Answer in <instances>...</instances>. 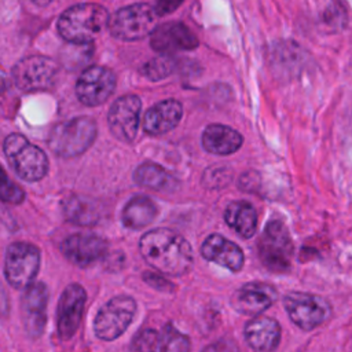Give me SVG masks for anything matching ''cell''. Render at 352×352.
Segmentation results:
<instances>
[{"instance_id":"obj_1","label":"cell","mask_w":352,"mask_h":352,"mask_svg":"<svg viewBox=\"0 0 352 352\" xmlns=\"http://www.w3.org/2000/svg\"><path fill=\"white\" fill-rule=\"evenodd\" d=\"M143 258L164 275L182 276L192 265V249L184 236L168 230L155 228L140 239Z\"/></svg>"},{"instance_id":"obj_2","label":"cell","mask_w":352,"mask_h":352,"mask_svg":"<svg viewBox=\"0 0 352 352\" xmlns=\"http://www.w3.org/2000/svg\"><path fill=\"white\" fill-rule=\"evenodd\" d=\"M109 12L98 4L85 3L67 8L58 19L60 37L72 44H88L107 25Z\"/></svg>"},{"instance_id":"obj_3","label":"cell","mask_w":352,"mask_h":352,"mask_svg":"<svg viewBox=\"0 0 352 352\" xmlns=\"http://www.w3.org/2000/svg\"><path fill=\"white\" fill-rule=\"evenodd\" d=\"M96 124L89 117H77L55 125L48 136V147L63 158L82 154L96 139Z\"/></svg>"},{"instance_id":"obj_4","label":"cell","mask_w":352,"mask_h":352,"mask_svg":"<svg viewBox=\"0 0 352 352\" xmlns=\"http://www.w3.org/2000/svg\"><path fill=\"white\" fill-rule=\"evenodd\" d=\"M3 150L14 172L25 182H38L48 172V158L45 153L30 143L21 133H10Z\"/></svg>"},{"instance_id":"obj_5","label":"cell","mask_w":352,"mask_h":352,"mask_svg":"<svg viewBox=\"0 0 352 352\" xmlns=\"http://www.w3.org/2000/svg\"><path fill=\"white\" fill-rule=\"evenodd\" d=\"M258 257L272 272L283 274L290 268L293 257V242L286 226L280 220L267 223L258 239Z\"/></svg>"},{"instance_id":"obj_6","label":"cell","mask_w":352,"mask_h":352,"mask_svg":"<svg viewBox=\"0 0 352 352\" xmlns=\"http://www.w3.org/2000/svg\"><path fill=\"white\" fill-rule=\"evenodd\" d=\"M155 11L144 3L126 6L109 15L107 28L113 37L124 41L140 40L155 28Z\"/></svg>"},{"instance_id":"obj_7","label":"cell","mask_w":352,"mask_h":352,"mask_svg":"<svg viewBox=\"0 0 352 352\" xmlns=\"http://www.w3.org/2000/svg\"><path fill=\"white\" fill-rule=\"evenodd\" d=\"M136 312V301L129 296H116L98 311L94 320L95 336L103 341L120 337L132 323Z\"/></svg>"},{"instance_id":"obj_8","label":"cell","mask_w":352,"mask_h":352,"mask_svg":"<svg viewBox=\"0 0 352 352\" xmlns=\"http://www.w3.org/2000/svg\"><path fill=\"white\" fill-rule=\"evenodd\" d=\"M40 268V250L28 242H12L8 245L4 257V275L15 289L29 286Z\"/></svg>"},{"instance_id":"obj_9","label":"cell","mask_w":352,"mask_h":352,"mask_svg":"<svg viewBox=\"0 0 352 352\" xmlns=\"http://www.w3.org/2000/svg\"><path fill=\"white\" fill-rule=\"evenodd\" d=\"M286 312L292 322L302 330H314L330 316V304L320 296L290 292L283 300Z\"/></svg>"},{"instance_id":"obj_10","label":"cell","mask_w":352,"mask_h":352,"mask_svg":"<svg viewBox=\"0 0 352 352\" xmlns=\"http://www.w3.org/2000/svg\"><path fill=\"white\" fill-rule=\"evenodd\" d=\"M58 65L51 58L33 55L19 60L12 69L16 87L25 92L44 91L54 85Z\"/></svg>"},{"instance_id":"obj_11","label":"cell","mask_w":352,"mask_h":352,"mask_svg":"<svg viewBox=\"0 0 352 352\" xmlns=\"http://www.w3.org/2000/svg\"><path fill=\"white\" fill-rule=\"evenodd\" d=\"M116 88V74L104 66H89L76 82V95L85 106L104 103Z\"/></svg>"},{"instance_id":"obj_12","label":"cell","mask_w":352,"mask_h":352,"mask_svg":"<svg viewBox=\"0 0 352 352\" xmlns=\"http://www.w3.org/2000/svg\"><path fill=\"white\" fill-rule=\"evenodd\" d=\"M142 102L136 95H124L110 107L107 122L113 136L124 143H131L136 138L139 128Z\"/></svg>"},{"instance_id":"obj_13","label":"cell","mask_w":352,"mask_h":352,"mask_svg":"<svg viewBox=\"0 0 352 352\" xmlns=\"http://www.w3.org/2000/svg\"><path fill=\"white\" fill-rule=\"evenodd\" d=\"M85 301L87 293L78 283H72L62 292L58 302L56 316L58 336L62 341L70 340L80 327Z\"/></svg>"},{"instance_id":"obj_14","label":"cell","mask_w":352,"mask_h":352,"mask_svg":"<svg viewBox=\"0 0 352 352\" xmlns=\"http://www.w3.org/2000/svg\"><path fill=\"white\" fill-rule=\"evenodd\" d=\"M25 289L21 300L22 323L29 337L37 338L43 334L47 322L48 289L43 282H32Z\"/></svg>"},{"instance_id":"obj_15","label":"cell","mask_w":352,"mask_h":352,"mask_svg":"<svg viewBox=\"0 0 352 352\" xmlns=\"http://www.w3.org/2000/svg\"><path fill=\"white\" fill-rule=\"evenodd\" d=\"M150 44L153 50L161 54H172L175 51H188L198 47L197 36L182 22H166L153 29L150 33Z\"/></svg>"},{"instance_id":"obj_16","label":"cell","mask_w":352,"mask_h":352,"mask_svg":"<svg viewBox=\"0 0 352 352\" xmlns=\"http://www.w3.org/2000/svg\"><path fill=\"white\" fill-rule=\"evenodd\" d=\"M60 250L74 265L88 267L106 254L107 243L94 234H73L62 242Z\"/></svg>"},{"instance_id":"obj_17","label":"cell","mask_w":352,"mask_h":352,"mask_svg":"<svg viewBox=\"0 0 352 352\" xmlns=\"http://www.w3.org/2000/svg\"><path fill=\"white\" fill-rule=\"evenodd\" d=\"M276 290L263 282H250L241 286L231 297L232 307L243 315H257L276 301Z\"/></svg>"},{"instance_id":"obj_18","label":"cell","mask_w":352,"mask_h":352,"mask_svg":"<svg viewBox=\"0 0 352 352\" xmlns=\"http://www.w3.org/2000/svg\"><path fill=\"white\" fill-rule=\"evenodd\" d=\"M201 254L208 261L216 263L232 272H238L243 267V252L242 249L219 234L209 235L201 246Z\"/></svg>"},{"instance_id":"obj_19","label":"cell","mask_w":352,"mask_h":352,"mask_svg":"<svg viewBox=\"0 0 352 352\" xmlns=\"http://www.w3.org/2000/svg\"><path fill=\"white\" fill-rule=\"evenodd\" d=\"M183 116V106L175 99L158 102L150 107L143 117V129L148 135H164L179 124Z\"/></svg>"},{"instance_id":"obj_20","label":"cell","mask_w":352,"mask_h":352,"mask_svg":"<svg viewBox=\"0 0 352 352\" xmlns=\"http://www.w3.org/2000/svg\"><path fill=\"white\" fill-rule=\"evenodd\" d=\"M245 338L254 351H274L279 345L280 326L275 319L268 316L253 318L245 326Z\"/></svg>"},{"instance_id":"obj_21","label":"cell","mask_w":352,"mask_h":352,"mask_svg":"<svg viewBox=\"0 0 352 352\" xmlns=\"http://www.w3.org/2000/svg\"><path fill=\"white\" fill-rule=\"evenodd\" d=\"M242 142L243 138L239 132L220 124L208 125L202 133V146L210 154H232L241 148Z\"/></svg>"},{"instance_id":"obj_22","label":"cell","mask_w":352,"mask_h":352,"mask_svg":"<svg viewBox=\"0 0 352 352\" xmlns=\"http://www.w3.org/2000/svg\"><path fill=\"white\" fill-rule=\"evenodd\" d=\"M226 223L242 238H250L257 228V213L248 201L231 202L224 213Z\"/></svg>"},{"instance_id":"obj_23","label":"cell","mask_w":352,"mask_h":352,"mask_svg":"<svg viewBox=\"0 0 352 352\" xmlns=\"http://www.w3.org/2000/svg\"><path fill=\"white\" fill-rule=\"evenodd\" d=\"M63 214L70 223L88 227L95 226L99 221L100 209L96 201L88 197L73 195L65 199Z\"/></svg>"},{"instance_id":"obj_24","label":"cell","mask_w":352,"mask_h":352,"mask_svg":"<svg viewBox=\"0 0 352 352\" xmlns=\"http://www.w3.org/2000/svg\"><path fill=\"white\" fill-rule=\"evenodd\" d=\"M157 216V205L146 195H138L124 206L122 224L132 230H139L150 224Z\"/></svg>"},{"instance_id":"obj_25","label":"cell","mask_w":352,"mask_h":352,"mask_svg":"<svg viewBox=\"0 0 352 352\" xmlns=\"http://www.w3.org/2000/svg\"><path fill=\"white\" fill-rule=\"evenodd\" d=\"M133 180L147 188L157 191H169L176 188V180L162 166L151 162L139 165L133 172Z\"/></svg>"},{"instance_id":"obj_26","label":"cell","mask_w":352,"mask_h":352,"mask_svg":"<svg viewBox=\"0 0 352 352\" xmlns=\"http://www.w3.org/2000/svg\"><path fill=\"white\" fill-rule=\"evenodd\" d=\"M175 67H176L175 59L169 54H162V55L146 62L142 66L140 72L148 80L158 81V80H162V78L168 77L169 74H172Z\"/></svg>"},{"instance_id":"obj_27","label":"cell","mask_w":352,"mask_h":352,"mask_svg":"<svg viewBox=\"0 0 352 352\" xmlns=\"http://www.w3.org/2000/svg\"><path fill=\"white\" fill-rule=\"evenodd\" d=\"M190 349V340L187 336L177 331L173 326H164L162 331L158 333L157 351H187Z\"/></svg>"},{"instance_id":"obj_28","label":"cell","mask_w":352,"mask_h":352,"mask_svg":"<svg viewBox=\"0 0 352 352\" xmlns=\"http://www.w3.org/2000/svg\"><path fill=\"white\" fill-rule=\"evenodd\" d=\"M25 199V191L12 182L0 165V201L7 204H21Z\"/></svg>"},{"instance_id":"obj_29","label":"cell","mask_w":352,"mask_h":352,"mask_svg":"<svg viewBox=\"0 0 352 352\" xmlns=\"http://www.w3.org/2000/svg\"><path fill=\"white\" fill-rule=\"evenodd\" d=\"M232 172L227 166H213L208 168L204 176V183L208 188H221L227 186L231 180Z\"/></svg>"},{"instance_id":"obj_30","label":"cell","mask_w":352,"mask_h":352,"mask_svg":"<svg viewBox=\"0 0 352 352\" xmlns=\"http://www.w3.org/2000/svg\"><path fill=\"white\" fill-rule=\"evenodd\" d=\"M157 331H154L153 329H143L135 336L131 348L133 351H157Z\"/></svg>"},{"instance_id":"obj_31","label":"cell","mask_w":352,"mask_h":352,"mask_svg":"<svg viewBox=\"0 0 352 352\" xmlns=\"http://www.w3.org/2000/svg\"><path fill=\"white\" fill-rule=\"evenodd\" d=\"M143 279L146 283H148L151 287H154L157 290H161V292H172L173 290V285L158 274L144 272Z\"/></svg>"},{"instance_id":"obj_32","label":"cell","mask_w":352,"mask_h":352,"mask_svg":"<svg viewBox=\"0 0 352 352\" xmlns=\"http://www.w3.org/2000/svg\"><path fill=\"white\" fill-rule=\"evenodd\" d=\"M184 0H155L154 11L157 15H166L173 12Z\"/></svg>"},{"instance_id":"obj_33","label":"cell","mask_w":352,"mask_h":352,"mask_svg":"<svg viewBox=\"0 0 352 352\" xmlns=\"http://www.w3.org/2000/svg\"><path fill=\"white\" fill-rule=\"evenodd\" d=\"M32 3H34L36 6H41V7H44V6H48L52 0H30Z\"/></svg>"}]
</instances>
